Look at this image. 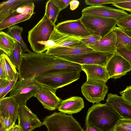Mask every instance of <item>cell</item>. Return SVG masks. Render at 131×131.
Masks as SVG:
<instances>
[{"mask_svg":"<svg viewBox=\"0 0 131 131\" xmlns=\"http://www.w3.org/2000/svg\"><path fill=\"white\" fill-rule=\"evenodd\" d=\"M127 0H85L84 3L87 5L91 6H101L105 4H112L126 2Z\"/></svg>","mask_w":131,"mask_h":131,"instance_id":"cell-31","label":"cell"},{"mask_svg":"<svg viewBox=\"0 0 131 131\" xmlns=\"http://www.w3.org/2000/svg\"><path fill=\"white\" fill-rule=\"evenodd\" d=\"M86 73L87 80L103 81L106 82L110 79L106 66L99 65H81Z\"/></svg>","mask_w":131,"mask_h":131,"instance_id":"cell-21","label":"cell"},{"mask_svg":"<svg viewBox=\"0 0 131 131\" xmlns=\"http://www.w3.org/2000/svg\"><path fill=\"white\" fill-rule=\"evenodd\" d=\"M119 93L122 97L127 102L131 105V85L127 86Z\"/></svg>","mask_w":131,"mask_h":131,"instance_id":"cell-36","label":"cell"},{"mask_svg":"<svg viewBox=\"0 0 131 131\" xmlns=\"http://www.w3.org/2000/svg\"><path fill=\"white\" fill-rule=\"evenodd\" d=\"M82 14L113 18L118 21L128 14L123 10L102 5L85 8L82 10Z\"/></svg>","mask_w":131,"mask_h":131,"instance_id":"cell-15","label":"cell"},{"mask_svg":"<svg viewBox=\"0 0 131 131\" xmlns=\"http://www.w3.org/2000/svg\"><path fill=\"white\" fill-rule=\"evenodd\" d=\"M103 81L86 80L81 86L82 93L86 99L94 104L104 100L108 89Z\"/></svg>","mask_w":131,"mask_h":131,"instance_id":"cell-9","label":"cell"},{"mask_svg":"<svg viewBox=\"0 0 131 131\" xmlns=\"http://www.w3.org/2000/svg\"><path fill=\"white\" fill-rule=\"evenodd\" d=\"M114 53H109L94 51L80 55L62 56L58 58L81 65H99L106 66L109 60Z\"/></svg>","mask_w":131,"mask_h":131,"instance_id":"cell-10","label":"cell"},{"mask_svg":"<svg viewBox=\"0 0 131 131\" xmlns=\"http://www.w3.org/2000/svg\"><path fill=\"white\" fill-rule=\"evenodd\" d=\"M9 82L7 79H0V96L4 92Z\"/></svg>","mask_w":131,"mask_h":131,"instance_id":"cell-40","label":"cell"},{"mask_svg":"<svg viewBox=\"0 0 131 131\" xmlns=\"http://www.w3.org/2000/svg\"><path fill=\"white\" fill-rule=\"evenodd\" d=\"M55 28L62 33L80 39L94 35L86 28L80 18L60 22L56 25Z\"/></svg>","mask_w":131,"mask_h":131,"instance_id":"cell-11","label":"cell"},{"mask_svg":"<svg viewBox=\"0 0 131 131\" xmlns=\"http://www.w3.org/2000/svg\"><path fill=\"white\" fill-rule=\"evenodd\" d=\"M113 30L116 37V48L125 46L128 44H131V37L126 33L124 29L115 26Z\"/></svg>","mask_w":131,"mask_h":131,"instance_id":"cell-25","label":"cell"},{"mask_svg":"<svg viewBox=\"0 0 131 131\" xmlns=\"http://www.w3.org/2000/svg\"><path fill=\"white\" fill-rule=\"evenodd\" d=\"M80 19L86 29L102 38L112 30L118 21L113 18L85 14H82Z\"/></svg>","mask_w":131,"mask_h":131,"instance_id":"cell-6","label":"cell"},{"mask_svg":"<svg viewBox=\"0 0 131 131\" xmlns=\"http://www.w3.org/2000/svg\"><path fill=\"white\" fill-rule=\"evenodd\" d=\"M101 37L98 35H93L87 37L80 39L83 43L87 46L93 44L99 40Z\"/></svg>","mask_w":131,"mask_h":131,"instance_id":"cell-34","label":"cell"},{"mask_svg":"<svg viewBox=\"0 0 131 131\" xmlns=\"http://www.w3.org/2000/svg\"><path fill=\"white\" fill-rule=\"evenodd\" d=\"M81 71L72 69L52 70L35 77L34 79L41 84L57 90L78 80Z\"/></svg>","mask_w":131,"mask_h":131,"instance_id":"cell-4","label":"cell"},{"mask_svg":"<svg viewBox=\"0 0 131 131\" xmlns=\"http://www.w3.org/2000/svg\"><path fill=\"white\" fill-rule=\"evenodd\" d=\"M56 90L41 84V87L35 97L44 108L50 111L54 110L58 108L62 101L56 95Z\"/></svg>","mask_w":131,"mask_h":131,"instance_id":"cell-14","label":"cell"},{"mask_svg":"<svg viewBox=\"0 0 131 131\" xmlns=\"http://www.w3.org/2000/svg\"><path fill=\"white\" fill-rule=\"evenodd\" d=\"M113 131H131V119L121 118L115 126Z\"/></svg>","mask_w":131,"mask_h":131,"instance_id":"cell-30","label":"cell"},{"mask_svg":"<svg viewBox=\"0 0 131 131\" xmlns=\"http://www.w3.org/2000/svg\"><path fill=\"white\" fill-rule=\"evenodd\" d=\"M42 122L48 131H84L72 115L61 112L46 117Z\"/></svg>","mask_w":131,"mask_h":131,"instance_id":"cell-5","label":"cell"},{"mask_svg":"<svg viewBox=\"0 0 131 131\" xmlns=\"http://www.w3.org/2000/svg\"><path fill=\"white\" fill-rule=\"evenodd\" d=\"M94 50L84 43L74 47H55L47 50L45 53L56 57L80 55Z\"/></svg>","mask_w":131,"mask_h":131,"instance_id":"cell-17","label":"cell"},{"mask_svg":"<svg viewBox=\"0 0 131 131\" xmlns=\"http://www.w3.org/2000/svg\"><path fill=\"white\" fill-rule=\"evenodd\" d=\"M46 131H48V130Z\"/></svg>","mask_w":131,"mask_h":131,"instance_id":"cell-48","label":"cell"},{"mask_svg":"<svg viewBox=\"0 0 131 131\" xmlns=\"http://www.w3.org/2000/svg\"><path fill=\"white\" fill-rule=\"evenodd\" d=\"M31 0H9L0 4V22L18 7Z\"/></svg>","mask_w":131,"mask_h":131,"instance_id":"cell-23","label":"cell"},{"mask_svg":"<svg viewBox=\"0 0 131 131\" xmlns=\"http://www.w3.org/2000/svg\"><path fill=\"white\" fill-rule=\"evenodd\" d=\"M84 106V103L82 98L73 96L62 100L58 109L60 112L65 114H72L79 112Z\"/></svg>","mask_w":131,"mask_h":131,"instance_id":"cell-22","label":"cell"},{"mask_svg":"<svg viewBox=\"0 0 131 131\" xmlns=\"http://www.w3.org/2000/svg\"><path fill=\"white\" fill-rule=\"evenodd\" d=\"M60 11L53 0H48L46 2L44 14L54 25H55V23Z\"/></svg>","mask_w":131,"mask_h":131,"instance_id":"cell-28","label":"cell"},{"mask_svg":"<svg viewBox=\"0 0 131 131\" xmlns=\"http://www.w3.org/2000/svg\"><path fill=\"white\" fill-rule=\"evenodd\" d=\"M7 28V33L20 43L22 47L23 52H27L29 49L27 45L23 40L21 36L23 30V28L16 24L12 25Z\"/></svg>","mask_w":131,"mask_h":131,"instance_id":"cell-26","label":"cell"},{"mask_svg":"<svg viewBox=\"0 0 131 131\" xmlns=\"http://www.w3.org/2000/svg\"><path fill=\"white\" fill-rule=\"evenodd\" d=\"M106 67L110 78H119L131 71L129 62L116 51L109 60Z\"/></svg>","mask_w":131,"mask_h":131,"instance_id":"cell-13","label":"cell"},{"mask_svg":"<svg viewBox=\"0 0 131 131\" xmlns=\"http://www.w3.org/2000/svg\"><path fill=\"white\" fill-rule=\"evenodd\" d=\"M79 2L76 0H72L70 3V9L72 10L76 9L79 6Z\"/></svg>","mask_w":131,"mask_h":131,"instance_id":"cell-42","label":"cell"},{"mask_svg":"<svg viewBox=\"0 0 131 131\" xmlns=\"http://www.w3.org/2000/svg\"><path fill=\"white\" fill-rule=\"evenodd\" d=\"M0 131H7L3 127L1 123H0Z\"/></svg>","mask_w":131,"mask_h":131,"instance_id":"cell-46","label":"cell"},{"mask_svg":"<svg viewBox=\"0 0 131 131\" xmlns=\"http://www.w3.org/2000/svg\"><path fill=\"white\" fill-rule=\"evenodd\" d=\"M116 7L131 12V0L112 4Z\"/></svg>","mask_w":131,"mask_h":131,"instance_id":"cell-37","label":"cell"},{"mask_svg":"<svg viewBox=\"0 0 131 131\" xmlns=\"http://www.w3.org/2000/svg\"><path fill=\"white\" fill-rule=\"evenodd\" d=\"M49 40L53 42L56 47H74L84 43L81 41L80 39L62 33L55 28Z\"/></svg>","mask_w":131,"mask_h":131,"instance_id":"cell-20","label":"cell"},{"mask_svg":"<svg viewBox=\"0 0 131 131\" xmlns=\"http://www.w3.org/2000/svg\"><path fill=\"white\" fill-rule=\"evenodd\" d=\"M19 75H17L13 80L10 81L4 91L2 95L0 96V100L4 97L7 94L12 90L19 79Z\"/></svg>","mask_w":131,"mask_h":131,"instance_id":"cell-38","label":"cell"},{"mask_svg":"<svg viewBox=\"0 0 131 131\" xmlns=\"http://www.w3.org/2000/svg\"><path fill=\"white\" fill-rule=\"evenodd\" d=\"M116 52L126 60L131 66V51L124 46L117 48Z\"/></svg>","mask_w":131,"mask_h":131,"instance_id":"cell-33","label":"cell"},{"mask_svg":"<svg viewBox=\"0 0 131 131\" xmlns=\"http://www.w3.org/2000/svg\"><path fill=\"white\" fill-rule=\"evenodd\" d=\"M72 0H53L60 11L67 7Z\"/></svg>","mask_w":131,"mask_h":131,"instance_id":"cell-39","label":"cell"},{"mask_svg":"<svg viewBox=\"0 0 131 131\" xmlns=\"http://www.w3.org/2000/svg\"><path fill=\"white\" fill-rule=\"evenodd\" d=\"M23 52L22 47L17 41L11 54L8 57L12 63L17 69L19 68L21 59V54Z\"/></svg>","mask_w":131,"mask_h":131,"instance_id":"cell-29","label":"cell"},{"mask_svg":"<svg viewBox=\"0 0 131 131\" xmlns=\"http://www.w3.org/2000/svg\"><path fill=\"white\" fill-rule=\"evenodd\" d=\"M0 123L7 131L10 129L15 125V123L10 118H5L1 116H0Z\"/></svg>","mask_w":131,"mask_h":131,"instance_id":"cell-35","label":"cell"},{"mask_svg":"<svg viewBox=\"0 0 131 131\" xmlns=\"http://www.w3.org/2000/svg\"><path fill=\"white\" fill-rule=\"evenodd\" d=\"M0 79H7L3 59L1 55L0 56Z\"/></svg>","mask_w":131,"mask_h":131,"instance_id":"cell-41","label":"cell"},{"mask_svg":"<svg viewBox=\"0 0 131 131\" xmlns=\"http://www.w3.org/2000/svg\"><path fill=\"white\" fill-rule=\"evenodd\" d=\"M119 115L106 103L93 104L89 108L85 120V126L89 125L102 131H113Z\"/></svg>","mask_w":131,"mask_h":131,"instance_id":"cell-2","label":"cell"},{"mask_svg":"<svg viewBox=\"0 0 131 131\" xmlns=\"http://www.w3.org/2000/svg\"><path fill=\"white\" fill-rule=\"evenodd\" d=\"M117 25L124 30L131 29V14H128L118 21Z\"/></svg>","mask_w":131,"mask_h":131,"instance_id":"cell-32","label":"cell"},{"mask_svg":"<svg viewBox=\"0 0 131 131\" xmlns=\"http://www.w3.org/2000/svg\"><path fill=\"white\" fill-rule=\"evenodd\" d=\"M41 84L34 79L20 81L18 80L10 91L9 96L13 97L19 105H26L27 101L36 94Z\"/></svg>","mask_w":131,"mask_h":131,"instance_id":"cell-7","label":"cell"},{"mask_svg":"<svg viewBox=\"0 0 131 131\" xmlns=\"http://www.w3.org/2000/svg\"><path fill=\"white\" fill-rule=\"evenodd\" d=\"M106 101L121 118L131 119V105L121 96L110 93L108 94Z\"/></svg>","mask_w":131,"mask_h":131,"instance_id":"cell-16","label":"cell"},{"mask_svg":"<svg viewBox=\"0 0 131 131\" xmlns=\"http://www.w3.org/2000/svg\"><path fill=\"white\" fill-rule=\"evenodd\" d=\"M7 131H22L17 124L15 125L12 128Z\"/></svg>","mask_w":131,"mask_h":131,"instance_id":"cell-44","label":"cell"},{"mask_svg":"<svg viewBox=\"0 0 131 131\" xmlns=\"http://www.w3.org/2000/svg\"><path fill=\"white\" fill-rule=\"evenodd\" d=\"M1 55L3 59L7 79L9 81H11L19 75L18 72L7 55L3 53Z\"/></svg>","mask_w":131,"mask_h":131,"instance_id":"cell-27","label":"cell"},{"mask_svg":"<svg viewBox=\"0 0 131 131\" xmlns=\"http://www.w3.org/2000/svg\"><path fill=\"white\" fill-rule=\"evenodd\" d=\"M27 52L22 53L18 70L19 80L20 81L34 79L35 77L52 70L72 69L82 70L80 64L45 52L37 53L29 49Z\"/></svg>","mask_w":131,"mask_h":131,"instance_id":"cell-1","label":"cell"},{"mask_svg":"<svg viewBox=\"0 0 131 131\" xmlns=\"http://www.w3.org/2000/svg\"><path fill=\"white\" fill-rule=\"evenodd\" d=\"M124 30L126 33L131 37V29H125Z\"/></svg>","mask_w":131,"mask_h":131,"instance_id":"cell-45","label":"cell"},{"mask_svg":"<svg viewBox=\"0 0 131 131\" xmlns=\"http://www.w3.org/2000/svg\"><path fill=\"white\" fill-rule=\"evenodd\" d=\"M18 119V125L22 131H33L43 125L36 115L25 105H19Z\"/></svg>","mask_w":131,"mask_h":131,"instance_id":"cell-12","label":"cell"},{"mask_svg":"<svg viewBox=\"0 0 131 131\" xmlns=\"http://www.w3.org/2000/svg\"><path fill=\"white\" fill-rule=\"evenodd\" d=\"M125 46L128 50L131 51V44H128Z\"/></svg>","mask_w":131,"mask_h":131,"instance_id":"cell-47","label":"cell"},{"mask_svg":"<svg viewBox=\"0 0 131 131\" xmlns=\"http://www.w3.org/2000/svg\"><path fill=\"white\" fill-rule=\"evenodd\" d=\"M19 105L13 97H4L0 100V116L5 118H10L15 122L18 118Z\"/></svg>","mask_w":131,"mask_h":131,"instance_id":"cell-19","label":"cell"},{"mask_svg":"<svg viewBox=\"0 0 131 131\" xmlns=\"http://www.w3.org/2000/svg\"><path fill=\"white\" fill-rule=\"evenodd\" d=\"M17 41L7 33L0 32V49L8 57L11 54Z\"/></svg>","mask_w":131,"mask_h":131,"instance_id":"cell-24","label":"cell"},{"mask_svg":"<svg viewBox=\"0 0 131 131\" xmlns=\"http://www.w3.org/2000/svg\"><path fill=\"white\" fill-rule=\"evenodd\" d=\"M55 26L44 14L42 18L28 31V40L34 52L41 53L46 51L45 45Z\"/></svg>","mask_w":131,"mask_h":131,"instance_id":"cell-3","label":"cell"},{"mask_svg":"<svg viewBox=\"0 0 131 131\" xmlns=\"http://www.w3.org/2000/svg\"><path fill=\"white\" fill-rule=\"evenodd\" d=\"M86 129L84 131H102L96 128L91 126L89 125L85 126Z\"/></svg>","mask_w":131,"mask_h":131,"instance_id":"cell-43","label":"cell"},{"mask_svg":"<svg viewBox=\"0 0 131 131\" xmlns=\"http://www.w3.org/2000/svg\"><path fill=\"white\" fill-rule=\"evenodd\" d=\"M31 0L21 5L0 22V30L30 19L35 13L34 2Z\"/></svg>","mask_w":131,"mask_h":131,"instance_id":"cell-8","label":"cell"},{"mask_svg":"<svg viewBox=\"0 0 131 131\" xmlns=\"http://www.w3.org/2000/svg\"><path fill=\"white\" fill-rule=\"evenodd\" d=\"M116 41V36L112 30L98 41L88 46L96 51L114 53L117 49Z\"/></svg>","mask_w":131,"mask_h":131,"instance_id":"cell-18","label":"cell"}]
</instances>
